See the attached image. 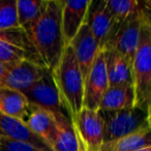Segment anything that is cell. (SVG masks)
Returning a JSON list of instances; mask_svg holds the SVG:
<instances>
[{"label": "cell", "instance_id": "6da1fadb", "mask_svg": "<svg viewBox=\"0 0 151 151\" xmlns=\"http://www.w3.org/2000/svg\"><path fill=\"white\" fill-rule=\"evenodd\" d=\"M60 0H47L42 15L26 31L32 47L42 64L53 71L66 47L61 26Z\"/></svg>", "mask_w": 151, "mask_h": 151}, {"label": "cell", "instance_id": "7a4b0ae2", "mask_svg": "<svg viewBox=\"0 0 151 151\" xmlns=\"http://www.w3.org/2000/svg\"><path fill=\"white\" fill-rule=\"evenodd\" d=\"M150 7L142 4L139 42L132 62L134 107L150 108L151 104V19Z\"/></svg>", "mask_w": 151, "mask_h": 151}, {"label": "cell", "instance_id": "3957f363", "mask_svg": "<svg viewBox=\"0 0 151 151\" xmlns=\"http://www.w3.org/2000/svg\"><path fill=\"white\" fill-rule=\"evenodd\" d=\"M52 75L63 106L73 120L83 109L84 80L69 45L65 47L62 57Z\"/></svg>", "mask_w": 151, "mask_h": 151}, {"label": "cell", "instance_id": "277c9868", "mask_svg": "<svg viewBox=\"0 0 151 151\" xmlns=\"http://www.w3.org/2000/svg\"><path fill=\"white\" fill-rule=\"evenodd\" d=\"M99 112L104 122V143L151 128L150 108L132 107L119 111Z\"/></svg>", "mask_w": 151, "mask_h": 151}, {"label": "cell", "instance_id": "5b68a950", "mask_svg": "<svg viewBox=\"0 0 151 151\" xmlns=\"http://www.w3.org/2000/svg\"><path fill=\"white\" fill-rule=\"evenodd\" d=\"M23 60L44 65L22 28L0 30V62L11 67Z\"/></svg>", "mask_w": 151, "mask_h": 151}, {"label": "cell", "instance_id": "8992f818", "mask_svg": "<svg viewBox=\"0 0 151 151\" xmlns=\"http://www.w3.org/2000/svg\"><path fill=\"white\" fill-rule=\"evenodd\" d=\"M23 94L29 105L40 108L53 116L60 114L69 115L62 104L51 70L47 71L44 77L24 91Z\"/></svg>", "mask_w": 151, "mask_h": 151}, {"label": "cell", "instance_id": "52a82bcc", "mask_svg": "<svg viewBox=\"0 0 151 151\" xmlns=\"http://www.w3.org/2000/svg\"><path fill=\"white\" fill-rule=\"evenodd\" d=\"M141 22H142V4L139 2L138 7L112 34L104 50L108 48L113 49L132 63L138 46Z\"/></svg>", "mask_w": 151, "mask_h": 151}, {"label": "cell", "instance_id": "ba28073f", "mask_svg": "<svg viewBox=\"0 0 151 151\" xmlns=\"http://www.w3.org/2000/svg\"><path fill=\"white\" fill-rule=\"evenodd\" d=\"M85 151H99L104 144V122L99 110L83 109L71 120Z\"/></svg>", "mask_w": 151, "mask_h": 151}, {"label": "cell", "instance_id": "9c48e42d", "mask_svg": "<svg viewBox=\"0 0 151 151\" xmlns=\"http://www.w3.org/2000/svg\"><path fill=\"white\" fill-rule=\"evenodd\" d=\"M108 88L109 81L106 70L105 55L103 51H99L84 83L83 107L97 111L101 99Z\"/></svg>", "mask_w": 151, "mask_h": 151}, {"label": "cell", "instance_id": "30bf717a", "mask_svg": "<svg viewBox=\"0 0 151 151\" xmlns=\"http://www.w3.org/2000/svg\"><path fill=\"white\" fill-rule=\"evenodd\" d=\"M49 69L42 64L29 60H23L7 67L4 80L0 85L23 93L46 75Z\"/></svg>", "mask_w": 151, "mask_h": 151}, {"label": "cell", "instance_id": "8fae6325", "mask_svg": "<svg viewBox=\"0 0 151 151\" xmlns=\"http://www.w3.org/2000/svg\"><path fill=\"white\" fill-rule=\"evenodd\" d=\"M69 46L73 49L76 60L78 62L79 68L82 73L83 80H86L92 64L99 53V48L95 38L93 37L88 25L84 23L78 33L73 38Z\"/></svg>", "mask_w": 151, "mask_h": 151}, {"label": "cell", "instance_id": "7c38bea8", "mask_svg": "<svg viewBox=\"0 0 151 151\" xmlns=\"http://www.w3.org/2000/svg\"><path fill=\"white\" fill-rule=\"evenodd\" d=\"M85 23L88 25L101 51L104 50L113 30V18L110 15L106 1H91Z\"/></svg>", "mask_w": 151, "mask_h": 151}, {"label": "cell", "instance_id": "4fadbf2b", "mask_svg": "<svg viewBox=\"0 0 151 151\" xmlns=\"http://www.w3.org/2000/svg\"><path fill=\"white\" fill-rule=\"evenodd\" d=\"M91 0L85 1H62L61 26L65 45H69L85 23Z\"/></svg>", "mask_w": 151, "mask_h": 151}, {"label": "cell", "instance_id": "5bb4252c", "mask_svg": "<svg viewBox=\"0 0 151 151\" xmlns=\"http://www.w3.org/2000/svg\"><path fill=\"white\" fill-rule=\"evenodd\" d=\"M0 138L25 142L42 151H54L47 143L31 132L25 122L0 113Z\"/></svg>", "mask_w": 151, "mask_h": 151}, {"label": "cell", "instance_id": "9a60e30c", "mask_svg": "<svg viewBox=\"0 0 151 151\" xmlns=\"http://www.w3.org/2000/svg\"><path fill=\"white\" fill-rule=\"evenodd\" d=\"M109 86L132 84V63L111 48L103 50Z\"/></svg>", "mask_w": 151, "mask_h": 151}, {"label": "cell", "instance_id": "2e32d148", "mask_svg": "<svg viewBox=\"0 0 151 151\" xmlns=\"http://www.w3.org/2000/svg\"><path fill=\"white\" fill-rule=\"evenodd\" d=\"M25 124L33 134L52 148L55 138V119L52 114L40 108L29 105Z\"/></svg>", "mask_w": 151, "mask_h": 151}, {"label": "cell", "instance_id": "e0dca14e", "mask_svg": "<svg viewBox=\"0 0 151 151\" xmlns=\"http://www.w3.org/2000/svg\"><path fill=\"white\" fill-rule=\"evenodd\" d=\"M55 138L52 149L54 151H79L80 140L76 132L69 115L60 114L54 116Z\"/></svg>", "mask_w": 151, "mask_h": 151}, {"label": "cell", "instance_id": "ac0fdd59", "mask_svg": "<svg viewBox=\"0 0 151 151\" xmlns=\"http://www.w3.org/2000/svg\"><path fill=\"white\" fill-rule=\"evenodd\" d=\"M134 107V92L132 84L109 86L99 104L101 111H119Z\"/></svg>", "mask_w": 151, "mask_h": 151}, {"label": "cell", "instance_id": "d6986e66", "mask_svg": "<svg viewBox=\"0 0 151 151\" xmlns=\"http://www.w3.org/2000/svg\"><path fill=\"white\" fill-rule=\"evenodd\" d=\"M29 104L23 93L0 85V113L25 122Z\"/></svg>", "mask_w": 151, "mask_h": 151}, {"label": "cell", "instance_id": "ffe728a7", "mask_svg": "<svg viewBox=\"0 0 151 151\" xmlns=\"http://www.w3.org/2000/svg\"><path fill=\"white\" fill-rule=\"evenodd\" d=\"M151 128L139 130L117 140L104 143L99 151H136L144 147L151 146Z\"/></svg>", "mask_w": 151, "mask_h": 151}, {"label": "cell", "instance_id": "44dd1931", "mask_svg": "<svg viewBox=\"0 0 151 151\" xmlns=\"http://www.w3.org/2000/svg\"><path fill=\"white\" fill-rule=\"evenodd\" d=\"M47 0H17V14L19 27L27 31L40 18Z\"/></svg>", "mask_w": 151, "mask_h": 151}, {"label": "cell", "instance_id": "7402d4cb", "mask_svg": "<svg viewBox=\"0 0 151 151\" xmlns=\"http://www.w3.org/2000/svg\"><path fill=\"white\" fill-rule=\"evenodd\" d=\"M106 5L110 15L113 18L114 26L111 33L112 36V34L123 23L124 20L138 7L139 2L134 0H106Z\"/></svg>", "mask_w": 151, "mask_h": 151}, {"label": "cell", "instance_id": "603a6c76", "mask_svg": "<svg viewBox=\"0 0 151 151\" xmlns=\"http://www.w3.org/2000/svg\"><path fill=\"white\" fill-rule=\"evenodd\" d=\"M18 27L17 0H0V30Z\"/></svg>", "mask_w": 151, "mask_h": 151}, {"label": "cell", "instance_id": "cb8c5ba5", "mask_svg": "<svg viewBox=\"0 0 151 151\" xmlns=\"http://www.w3.org/2000/svg\"><path fill=\"white\" fill-rule=\"evenodd\" d=\"M0 151H42L32 145L20 141L0 138Z\"/></svg>", "mask_w": 151, "mask_h": 151}, {"label": "cell", "instance_id": "d4e9b609", "mask_svg": "<svg viewBox=\"0 0 151 151\" xmlns=\"http://www.w3.org/2000/svg\"><path fill=\"white\" fill-rule=\"evenodd\" d=\"M6 71H7V67L5 66L4 64H2V63L0 62V84H1L2 81L4 80Z\"/></svg>", "mask_w": 151, "mask_h": 151}, {"label": "cell", "instance_id": "484cf974", "mask_svg": "<svg viewBox=\"0 0 151 151\" xmlns=\"http://www.w3.org/2000/svg\"><path fill=\"white\" fill-rule=\"evenodd\" d=\"M136 151H151V146L149 147H144V148H141V149H138Z\"/></svg>", "mask_w": 151, "mask_h": 151}, {"label": "cell", "instance_id": "4316f807", "mask_svg": "<svg viewBox=\"0 0 151 151\" xmlns=\"http://www.w3.org/2000/svg\"><path fill=\"white\" fill-rule=\"evenodd\" d=\"M80 150H79V151H85V149H84V147H83V145H82V143H81L80 142Z\"/></svg>", "mask_w": 151, "mask_h": 151}]
</instances>
